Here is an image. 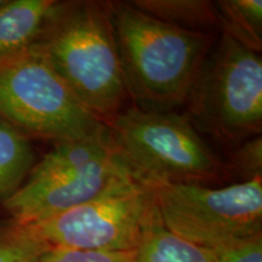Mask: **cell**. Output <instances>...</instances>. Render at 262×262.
Listing matches in <instances>:
<instances>
[{"mask_svg":"<svg viewBox=\"0 0 262 262\" xmlns=\"http://www.w3.org/2000/svg\"><path fill=\"white\" fill-rule=\"evenodd\" d=\"M124 78L140 108L169 112L187 101L209 54V33L164 22L133 4H110Z\"/></svg>","mask_w":262,"mask_h":262,"instance_id":"6da1fadb","label":"cell"},{"mask_svg":"<svg viewBox=\"0 0 262 262\" xmlns=\"http://www.w3.org/2000/svg\"><path fill=\"white\" fill-rule=\"evenodd\" d=\"M47 38L33 44L88 110L106 124L122 112L129 91L110 6L98 3L56 5Z\"/></svg>","mask_w":262,"mask_h":262,"instance_id":"7a4b0ae2","label":"cell"},{"mask_svg":"<svg viewBox=\"0 0 262 262\" xmlns=\"http://www.w3.org/2000/svg\"><path fill=\"white\" fill-rule=\"evenodd\" d=\"M113 149L142 185L216 182L225 165L187 117L172 112L124 108L106 123Z\"/></svg>","mask_w":262,"mask_h":262,"instance_id":"3957f363","label":"cell"},{"mask_svg":"<svg viewBox=\"0 0 262 262\" xmlns=\"http://www.w3.org/2000/svg\"><path fill=\"white\" fill-rule=\"evenodd\" d=\"M0 116L58 143L108 131L34 47L0 61Z\"/></svg>","mask_w":262,"mask_h":262,"instance_id":"277c9868","label":"cell"},{"mask_svg":"<svg viewBox=\"0 0 262 262\" xmlns=\"http://www.w3.org/2000/svg\"><path fill=\"white\" fill-rule=\"evenodd\" d=\"M146 187L163 225L193 244L216 250L261 235V176L220 188L170 182Z\"/></svg>","mask_w":262,"mask_h":262,"instance_id":"5b68a950","label":"cell"},{"mask_svg":"<svg viewBox=\"0 0 262 262\" xmlns=\"http://www.w3.org/2000/svg\"><path fill=\"white\" fill-rule=\"evenodd\" d=\"M189 101L195 125L225 141L257 135L262 126V61L260 52L227 33L196 75Z\"/></svg>","mask_w":262,"mask_h":262,"instance_id":"8992f818","label":"cell"},{"mask_svg":"<svg viewBox=\"0 0 262 262\" xmlns=\"http://www.w3.org/2000/svg\"><path fill=\"white\" fill-rule=\"evenodd\" d=\"M152 206L149 189L126 171L90 201L27 226L50 248L135 251Z\"/></svg>","mask_w":262,"mask_h":262,"instance_id":"52a82bcc","label":"cell"},{"mask_svg":"<svg viewBox=\"0 0 262 262\" xmlns=\"http://www.w3.org/2000/svg\"><path fill=\"white\" fill-rule=\"evenodd\" d=\"M126 171L114 155L86 169L31 175L22 187L6 196L4 206L15 222L32 225L95 198Z\"/></svg>","mask_w":262,"mask_h":262,"instance_id":"ba28073f","label":"cell"},{"mask_svg":"<svg viewBox=\"0 0 262 262\" xmlns=\"http://www.w3.org/2000/svg\"><path fill=\"white\" fill-rule=\"evenodd\" d=\"M51 0H12L0 4V61L21 54L34 44L54 12Z\"/></svg>","mask_w":262,"mask_h":262,"instance_id":"9c48e42d","label":"cell"},{"mask_svg":"<svg viewBox=\"0 0 262 262\" xmlns=\"http://www.w3.org/2000/svg\"><path fill=\"white\" fill-rule=\"evenodd\" d=\"M135 262H214L212 251L172 233L160 220L155 202L142 237L135 249Z\"/></svg>","mask_w":262,"mask_h":262,"instance_id":"30bf717a","label":"cell"},{"mask_svg":"<svg viewBox=\"0 0 262 262\" xmlns=\"http://www.w3.org/2000/svg\"><path fill=\"white\" fill-rule=\"evenodd\" d=\"M222 32L251 50L261 52V0H224L214 3Z\"/></svg>","mask_w":262,"mask_h":262,"instance_id":"8fae6325","label":"cell"},{"mask_svg":"<svg viewBox=\"0 0 262 262\" xmlns=\"http://www.w3.org/2000/svg\"><path fill=\"white\" fill-rule=\"evenodd\" d=\"M131 4L153 17L191 31L204 32L203 28L219 25L214 3L202 0H141Z\"/></svg>","mask_w":262,"mask_h":262,"instance_id":"7c38bea8","label":"cell"},{"mask_svg":"<svg viewBox=\"0 0 262 262\" xmlns=\"http://www.w3.org/2000/svg\"><path fill=\"white\" fill-rule=\"evenodd\" d=\"M32 163L26 137L11 124L0 120V195L9 196L17 189Z\"/></svg>","mask_w":262,"mask_h":262,"instance_id":"4fadbf2b","label":"cell"},{"mask_svg":"<svg viewBox=\"0 0 262 262\" xmlns=\"http://www.w3.org/2000/svg\"><path fill=\"white\" fill-rule=\"evenodd\" d=\"M49 249L27 225L0 228V262H37Z\"/></svg>","mask_w":262,"mask_h":262,"instance_id":"5bb4252c","label":"cell"},{"mask_svg":"<svg viewBox=\"0 0 262 262\" xmlns=\"http://www.w3.org/2000/svg\"><path fill=\"white\" fill-rule=\"evenodd\" d=\"M37 262H135V251H84L50 248Z\"/></svg>","mask_w":262,"mask_h":262,"instance_id":"9a60e30c","label":"cell"},{"mask_svg":"<svg viewBox=\"0 0 262 262\" xmlns=\"http://www.w3.org/2000/svg\"><path fill=\"white\" fill-rule=\"evenodd\" d=\"M211 251L214 262H262V235Z\"/></svg>","mask_w":262,"mask_h":262,"instance_id":"2e32d148","label":"cell"},{"mask_svg":"<svg viewBox=\"0 0 262 262\" xmlns=\"http://www.w3.org/2000/svg\"><path fill=\"white\" fill-rule=\"evenodd\" d=\"M233 170L238 173L243 181H248L257 176H261L262 166V142L261 136L255 137L249 142L244 143L238 149L233 159Z\"/></svg>","mask_w":262,"mask_h":262,"instance_id":"e0dca14e","label":"cell"},{"mask_svg":"<svg viewBox=\"0 0 262 262\" xmlns=\"http://www.w3.org/2000/svg\"><path fill=\"white\" fill-rule=\"evenodd\" d=\"M0 4H2V2H0Z\"/></svg>","mask_w":262,"mask_h":262,"instance_id":"ac0fdd59","label":"cell"}]
</instances>
